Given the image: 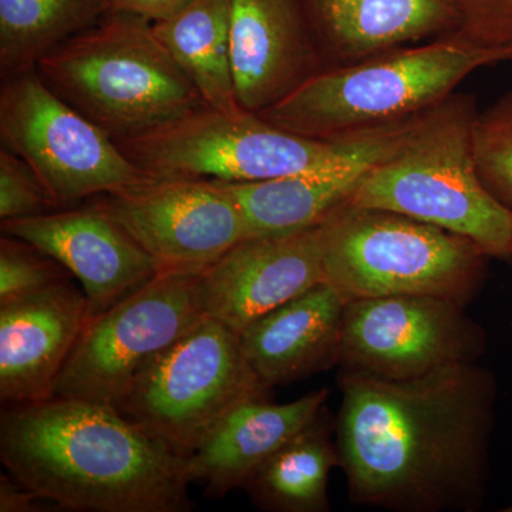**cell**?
<instances>
[{
    "label": "cell",
    "instance_id": "6da1fadb",
    "mask_svg": "<svg viewBox=\"0 0 512 512\" xmlns=\"http://www.w3.org/2000/svg\"><path fill=\"white\" fill-rule=\"evenodd\" d=\"M339 467L353 504L477 512L490 483L498 382L478 363L410 380L340 372Z\"/></svg>",
    "mask_w": 512,
    "mask_h": 512
},
{
    "label": "cell",
    "instance_id": "7a4b0ae2",
    "mask_svg": "<svg viewBox=\"0 0 512 512\" xmlns=\"http://www.w3.org/2000/svg\"><path fill=\"white\" fill-rule=\"evenodd\" d=\"M6 473L59 510L188 512L185 458L114 407L53 396L0 416Z\"/></svg>",
    "mask_w": 512,
    "mask_h": 512
},
{
    "label": "cell",
    "instance_id": "3957f363",
    "mask_svg": "<svg viewBox=\"0 0 512 512\" xmlns=\"http://www.w3.org/2000/svg\"><path fill=\"white\" fill-rule=\"evenodd\" d=\"M476 97L454 92L421 114L392 156L370 170L348 207L407 215L511 258L512 208L491 194L473 150Z\"/></svg>",
    "mask_w": 512,
    "mask_h": 512
},
{
    "label": "cell",
    "instance_id": "277c9868",
    "mask_svg": "<svg viewBox=\"0 0 512 512\" xmlns=\"http://www.w3.org/2000/svg\"><path fill=\"white\" fill-rule=\"evenodd\" d=\"M47 86L113 140L143 136L208 107L154 32L111 10L36 66Z\"/></svg>",
    "mask_w": 512,
    "mask_h": 512
},
{
    "label": "cell",
    "instance_id": "5b68a950",
    "mask_svg": "<svg viewBox=\"0 0 512 512\" xmlns=\"http://www.w3.org/2000/svg\"><path fill=\"white\" fill-rule=\"evenodd\" d=\"M500 62V49L478 46L457 30L323 70L259 116L299 136L340 140L419 116L470 74Z\"/></svg>",
    "mask_w": 512,
    "mask_h": 512
},
{
    "label": "cell",
    "instance_id": "8992f818",
    "mask_svg": "<svg viewBox=\"0 0 512 512\" xmlns=\"http://www.w3.org/2000/svg\"><path fill=\"white\" fill-rule=\"evenodd\" d=\"M414 117L322 141L286 131L256 113H222L205 107L117 144L148 177L258 183L346 163L389 140Z\"/></svg>",
    "mask_w": 512,
    "mask_h": 512
},
{
    "label": "cell",
    "instance_id": "52a82bcc",
    "mask_svg": "<svg viewBox=\"0 0 512 512\" xmlns=\"http://www.w3.org/2000/svg\"><path fill=\"white\" fill-rule=\"evenodd\" d=\"M490 259L471 239L397 212L345 205L325 222V282L346 302L427 295L467 308Z\"/></svg>",
    "mask_w": 512,
    "mask_h": 512
},
{
    "label": "cell",
    "instance_id": "ba28073f",
    "mask_svg": "<svg viewBox=\"0 0 512 512\" xmlns=\"http://www.w3.org/2000/svg\"><path fill=\"white\" fill-rule=\"evenodd\" d=\"M237 330L205 315L143 367L119 412L187 458L241 404L269 399Z\"/></svg>",
    "mask_w": 512,
    "mask_h": 512
},
{
    "label": "cell",
    "instance_id": "9c48e42d",
    "mask_svg": "<svg viewBox=\"0 0 512 512\" xmlns=\"http://www.w3.org/2000/svg\"><path fill=\"white\" fill-rule=\"evenodd\" d=\"M0 143L33 168L60 210L150 178L106 131L57 96L36 67L2 79Z\"/></svg>",
    "mask_w": 512,
    "mask_h": 512
},
{
    "label": "cell",
    "instance_id": "30bf717a",
    "mask_svg": "<svg viewBox=\"0 0 512 512\" xmlns=\"http://www.w3.org/2000/svg\"><path fill=\"white\" fill-rule=\"evenodd\" d=\"M200 275L160 272L93 316L57 379L55 396L119 410L143 367L207 315Z\"/></svg>",
    "mask_w": 512,
    "mask_h": 512
},
{
    "label": "cell",
    "instance_id": "8fae6325",
    "mask_svg": "<svg viewBox=\"0 0 512 512\" xmlns=\"http://www.w3.org/2000/svg\"><path fill=\"white\" fill-rule=\"evenodd\" d=\"M450 299L393 295L346 302L340 372L410 380L444 367L476 363L487 333Z\"/></svg>",
    "mask_w": 512,
    "mask_h": 512
},
{
    "label": "cell",
    "instance_id": "7c38bea8",
    "mask_svg": "<svg viewBox=\"0 0 512 512\" xmlns=\"http://www.w3.org/2000/svg\"><path fill=\"white\" fill-rule=\"evenodd\" d=\"M93 202L163 271L202 274L247 238L237 202L217 180L150 177Z\"/></svg>",
    "mask_w": 512,
    "mask_h": 512
},
{
    "label": "cell",
    "instance_id": "4fadbf2b",
    "mask_svg": "<svg viewBox=\"0 0 512 512\" xmlns=\"http://www.w3.org/2000/svg\"><path fill=\"white\" fill-rule=\"evenodd\" d=\"M2 234L25 239L80 282L92 316L109 311L163 268L99 205L2 221Z\"/></svg>",
    "mask_w": 512,
    "mask_h": 512
},
{
    "label": "cell",
    "instance_id": "5bb4252c",
    "mask_svg": "<svg viewBox=\"0 0 512 512\" xmlns=\"http://www.w3.org/2000/svg\"><path fill=\"white\" fill-rule=\"evenodd\" d=\"M323 258L325 224L292 234L242 239L200 275L204 311L239 333L325 282Z\"/></svg>",
    "mask_w": 512,
    "mask_h": 512
},
{
    "label": "cell",
    "instance_id": "9a60e30c",
    "mask_svg": "<svg viewBox=\"0 0 512 512\" xmlns=\"http://www.w3.org/2000/svg\"><path fill=\"white\" fill-rule=\"evenodd\" d=\"M89 301L72 279L0 305V400L45 402L77 340L92 319Z\"/></svg>",
    "mask_w": 512,
    "mask_h": 512
},
{
    "label": "cell",
    "instance_id": "2e32d148",
    "mask_svg": "<svg viewBox=\"0 0 512 512\" xmlns=\"http://www.w3.org/2000/svg\"><path fill=\"white\" fill-rule=\"evenodd\" d=\"M231 67L239 107L261 114L323 72L295 0H231Z\"/></svg>",
    "mask_w": 512,
    "mask_h": 512
},
{
    "label": "cell",
    "instance_id": "e0dca14e",
    "mask_svg": "<svg viewBox=\"0 0 512 512\" xmlns=\"http://www.w3.org/2000/svg\"><path fill=\"white\" fill-rule=\"evenodd\" d=\"M323 70L460 30L453 0H295Z\"/></svg>",
    "mask_w": 512,
    "mask_h": 512
},
{
    "label": "cell",
    "instance_id": "ac0fdd59",
    "mask_svg": "<svg viewBox=\"0 0 512 512\" xmlns=\"http://www.w3.org/2000/svg\"><path fill=\"white\" fill-rule=\"evenodd\" d=\"M346 301L322 282L249 323L242 350L268 389L338 366Z\"/></svg>",
    "mask_w": 512,
    "mask_h": 512
},
{
    "label": "cell",
    "instance_id": "d6986e66",
    "mask_svg": "<svg viewBox=\"0 0 512 512\" xmlns=\"http://www.w3.org/2000/svg\"><path fill=\"white\" fill-rule=\"evenodd\" d=\"M329 394L323 387L291 403L254 399L241 404L185 458L188 481L201 484L208 498L244 488L272 454L318 416Z\"/></svg>",
    "mask_w": 512,
    "mask_h": 512
},
{
    "label": "cell",
    "instance_id": "ffe728a7",
    "mask_svg": "<svg viewBox=\"0 0 512 512\" xmlns=\"http://www.w3.org/2000/svg\"><path fill=\"white\" fill-rule=\"evenodd\" d=\"M420 116L380 146L329 170L258 183L221 181L241 210L247 238L292 234L325 224L348 205L370 170L392 156Z\"/></svg>",
    "mask_w": 512,
    "mask_h": 512
},
{
    "label": "cell",
    "instance_id": "44dd1931",
    "mask_svg": "<svg viewBox=\"0 0 512 512\" xmlns=\"http://www.w3.org/2000/svg\"><path fill=\"white\" fill-rule=\"evenodd\" d=\"M335 467V416L325 406L249 477L244 490L262 511L328 512L329 477Z\"/></svg>",
    "mask_w": 512,
    "mask_h": 512
},
{
    "label": "cell",
    "instance_id": "7402d4cb",
    "mask_svg": "<svg viewBox=\"0 0 512 512\" xmlns=\"http://www.w3.org/2000/svg\"><path fill=\"white\" fill-rule=\"evenodd\" d=\"M154 32L212 110H242L231 67V0H190Z\"/></svg>",
    "mask_w": 512,
    "mask_h": 512
},
{
    "label": "cell",
    "instance_id": "603a6c76",
    "mask_svg": "<svg viewBox=\"0 0 512 512\" xmlns=\"http://www.w3.org/2000/svg\"><path fill=\"white\" fill-rule=\"evenodd\" d=\"M110 12L111 0H0L2 79L35 69L50 50Z\"/></svg>",
    "mask_w": 512,
    "mask_h": 512
},
{
    "label": "cell",
    "instance_id": "cb8c5ba5",
    "mask_svg": "<svg viewBox=\"0 0 512 512\" xmlns=\"http://www.w3.org/2000/svg\"><path fill=\"white\" fill-rule=\"evenodd\" d=\"M478 174L487 190L512 208V89L478 111L473 127Z\"/></svg>",
    "mask_w": 512,
    "mask_h": 512
},
{
    "label": "cell",
    "instance_id": "d4e9b609",
    "mask_svg": "<svg viewBox=\"0 0 512 512\" xmlns=\"http://www.w3.org/2000/svg\"><path fill=\"white\" fill-rule=\"evenodd\" d=\"M70 278L60 262L25 239L6 234L0 238V305Z\"/></svg>",
    "mask_w": 512,
    "mask_h": 512
},
{
    "label": "cell",
    "instance_id": "484cf974",
    "mask_svg": "<svg viewBox=\"0 0 512 512\" xmlns=\"http://www.w3.org/2000/svg\"><path fill=\"white\" fill-rule=\"evenodd\" d=\"M33 168L23 158L0 150V220L40 217L59 211Z\"/></svg>",
    "mask_w": 512,
    "mask_h": 512
},
{
    "label": "cell",
    "instance_id": "4316f807",
    "mask_svg": "<svg viewBox=\"0 0 512 512\" xmlns=\"http://www.w3.org/2000/svg\"><path fill=\"white\" fill-rule=\"evenodd\" d=\"M460 32L487 49L512 45V0H453Z\"/></svg>",
    "mask_w": 512,
    "mask_h": 512
},
{
    "label": "cell",
    "instance_id": "83f0119b",
    "mask_svg": "<svg viewBox=\"0 0 512 512\" xmlns=\"http://www.w3.org/2000/svg\"><path fill=\"white\" fill-rule=\"evenodd\" d=\"M50 505L55 504L37 497L8 473L0 474V512H43L52 510Z\"/></svg>",
    "mask_w": 512,
    "mask_h": 512
},
{
    "label": "cell",
    "instance_id": "f1b7e54d",
    "mask_svg": "<svg viewBox=\"0 0 512 512\" xmlns=\"http://www.w3.org/2000/svg\"><path fill=\"white\" fill-rule=\"evenodd\" d=\"M190 0H111V10L134 13L151 22H160L183 9Z\"/></svg>",
    "mask_w": 512,
    "mask_h": 512
},
{
    "label": "cell",
    "instance_id": "f546056e",
    "mask_svg": "<svg viewBox=\"0 0 512 512\" xmlns=\"http://www.w3.org/2000/svg\"><path fill=\"white\" fill-rule=\"evenodd\" d=\"M501 55H503L504 62L512 60V45L504 47V49H501Z\"/></svg>",
    "mask_w": 512,
    "mask_h": 512
},
{
    "label": "cell",
    "instance_id": "4dcf8cb0",
    "mask_svg": "<svg viewBox=\"0 0 512 512\" xmlns=\"http://www.w3.org/2000/svg\"><path fill=\"white\" fill-rule=\"evenodd\" d=\"M511 258H512V244H511Z\"/></svg>",
    "mask_w": 512,
    "mask_h": 512
}]
</instances>
